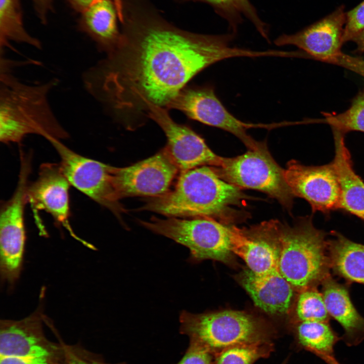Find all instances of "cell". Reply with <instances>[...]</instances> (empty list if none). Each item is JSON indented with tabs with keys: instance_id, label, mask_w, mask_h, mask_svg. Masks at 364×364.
<instances>
[{
	"instance_id": "obj_1",
	"label": "cell",
	"mask_w": 364,
	"mask_h": 364,
	"mask_svg": "<svg viewBox=\"0 0 364 364\" xmlns=\"http://www.w3.org/2000/svg\"><path fill=\"white\" fill-rule=\"evenodd\" d=\"M230 36L188 34L153 27L119 42L105 59L84 74L85 88L117 112L146 113L153 105L166 109L187 83L208 66L252 50L231 47Z\"/></svg>"
},
{
	"instance_id": "obj_2",
	"label": "cell",
	"mask_w": 364,
	"mask_h": 364,
	"mask_svg": "<svg viewBox=\"0 0 364 364\" xmlns=\"http://www.w3.org/2000/svg\"><path fill=\"white\" fill-rule=\"evenodd\" d=\"M56 80L28 84L1 68L0 141L19 143L29 134L48 140L68 138L67 131L53 111L49 95Z\"/></svg>"
},
{
	"instance_id": "obj_3",
	"label": "cell",
	"mask_w": 364,
	"mask_h": 364,
	"mask_svg": "<svg viewBox=\"0 0 364 364\" xmlns=\"http://www.w3.org/2000/svg\"><path fill=\"white\" fill-rule=\"evenodd\" d=\"M264 223L277 248L279 271L295 291L317 288L330 275L328 234L314 226L311 216L293 225Z\"/></svg>"
},
{
	"instance_id": "obj_4",
	"label": "cell",
	"mask_w": 364,
	"mask_h": 364,
	"mask_svg": "<svg viewBox=\"0 0 364 364\" xmlns=\"http://www.w3.org/2000/svg\"><path fill=\"white\" fill-rule=\"evenodd\" d=\"M244 197L241 189L222 179L213 166H202L180 173L173 190L151 199L141 209L168 217L222 220Z\"/></svg>"
},
{
	"instance_id": "obj_5",
	"label": "cell",
	"mask_w": 364,
	"mask_h": 364,
	"mask_svg": "<svg viewBox=\"0 0 364 364\" xmlns=\"http://www.w3.org/2000/svg\"><path fill=\"white\" fill-rule=\"evenodd\" d=\"M179 332L189 341L200 344L216 354L227 348L270 342L271 333L257 317L236 310L179 315Z\"/></svg>"
},
{
	"instance_id": "obj_6",
	"label": "cell",
	"mask_w": 364,
	"mask_h": 364,
	"mask_svg": "<svg viewBox=\"0 0 364 364\" xmlns=\"http://www.w3.org/2000/svg\"><path fill=\"white\" fill-rule=\"evenodd\" d=\"M146 229L167 237L189 249V260L196 263L211 259L229 262L232 251V227L209 217L160 219L140 221Z\"/></svg>"
},
{
	"instance_id": "obj_7",
	"label": "cell",
	"mask_w": 364,
	"mask_h": 364,
	"mask_svg": "<svg viewBox=\"0 0 364 364\" xmlns=\"http://www.w3.org/2000/svg\"><path fill=\"white\" fill-rule=\"evenodd\" d=\"M213 167L224 180L241 189L262 192L291 210L295 196L285 180L284 169L275 161L263 142L241 155L223 157L221 164Z\"/></svg>"
},
{
	"instance_id": "obj_8",
	"label": "cell",
	"mask_w": 364,
	"mask_h": 364,
	"mask_svg": "<svg viewBox=\"0 0 364 364\" xmlns=\"http://www.w3.org/2000/svg\"><path fill=\"white\" fill-rule=\"evenodd\" d=\"M19 179L12 196L1 206L0 213V268L2 280L12 288L18 280L26 240L24 208L27 202L31 170L28 156L20 157Z\"/></svg>"
},
{
	"instance_id": "obj_9",
	"label": "cell",
	"mask_w": 364,
	"mask_h": 364,
	"mask_svg": "<svg viewBox=\"0 0 364 364\" xmlns=\"http://www.w3.org/2000/svg\"><path fill=\"white\" fill-rule=\"evenodd\" d=\"M47 140L57 152L61 169L71 186L119 216L123 209L116 199L113 185L115 167L79 155L59 140Z\"/></svg>"
},
{
	"instance_id": "obj_10",
	"label": "cell",
	"mask_w": 364,
	"mask_h": 364,
	"mask_svg": "<svg viewBox=\"0 0 364 364\" xmlns=\"http://www.w3.org/2000/svg\"><path fill=\"white\" fill-rule=\"evenodd\" d=\"M166 109L179 110L191 119L228 131L248 149L257 148L260 142L248 134V129L266 127V124L246 123L237 118L225 108L210 85L185 86Z\"/></svg>"
},
{
	"instance_id": "obj_11",
	"label": "cell",
	"mask_w": 364,
	"mask_h": 364,
	"mask_svg": "<svg viewBox=\"0 0 364 364\" xmlns=\"http://www.w3.org/2000/svg\"><path fill=\"white\" fill-rule=\"evenodd\" d=\"M179 169L163 149L155 155L125 167H115L113 185L116 199L157 197L169 191Z\"/></svg>"
},
{
	"instance_id": "obj_12",
	"label": "cell",
	"mask_w": 364,
	"mask_h": 364,
	"mask_svg": "<svg viewBox=\"0 0 364 364\" xmlns=\"http://www.w3.org/2000/svg\"><path fill=\"white\" fill-rule=\"evenodd\" d=\"M285 180L293 195L305 199L312 211L326 216L340 210L341 192L333 162L322 165H305L291 160L284 169Z\"/></svg>"
},
{
	"instance_id": "obj_13",
	"label": "cell",
	"mask_w": 364,
	"mask_h": 364,
	"mask_svg": "<svg viewBox=\"0 0 364 364\" xmlns=\"http://www.w3.org/2000/svg\"><path fill=\"white\" fill-rule=\"evenodd\" d=\"M146 116L164 131L167 138L164 149L180 173L202 166L218 167L221 164L223 157L215 154L191 127L175 122L167 109L150 105Z\"/></svg>"
},
{
	"instance_id": "obj_14",
	"label": "cell",
	"mask_w": 364,
	"mask_h": 364,
	"mask_svg": "<svg viewBox=\"0 0 364 364\" xmlns=\"http://www.w3.org/2000/svg\"><path fill=\"white\" fill-rule=\"evenodd\" d=\"M42 304L30 315L20 320H1L0 356L35 357L56 356L62 345L49 340L43 330Z\"/></svg>"
},
{
	"instance_id": "obj_15",
	"label": "cell",
	"mask_w": 364,
	"mask_h": 364,
	"mask_svg": "<svg viewBox=\"0 0 364 364\" xmlns=\"http://www.w3.org/2000/svg\"><path fill=\"white\" fill-rule=\"evenodd\" d=\"M70 186L59 164L44 163L40 167L37 179L28 185L27 202L34 210H44L51 214L74 239L92 249L94 246L76 236L70 225Z\"/></svg>"
},
{
	"instance_id": "obj_16",
	"label": "cell",
	"mask_w": 364,
	"mask_h": 364,
	"mask_svg": "<svg viewBox=\"0 0 364 364\" xmlns=\"http://www.w3.org/2000/svg\"><path fill=\"white\" fill-rule=\"evenodd\" d=\"M345 22L346 13L341 6L297 33L279 36L275 43L278 46H296L316 58L332 59L340 54Z\"/></svg>"
},
{
	"instance_id": "obj_17",
	"label": "cell",
	"mask_w": 364,
	"mask_h": 364,
	"mask_svg": "<svg viewBox=\"0 0 364 364\" xmlns=\"http://www.w3.org/2000/svg\"><path fill=\"white\" fill-rule=\"evenodd\" d=\"M232 251L257 276L279 270L277 248L263 222L244 231L232 226Z\"/></svg>"
},
{
	"instance_id": "obj_18",
	"label": "cell",
	"mask_w": 364,
	"mask_h": 364,
	"mask_svg": "<svg viewBox=\"0 0 364 364\" xmlns=\"http://www.w3.org/2000/svg\"><path fill=\"white\" fill-rule=\"evenodd\" d=\"M243 287L254 304L270 314H284L290 309L295 291L279 270L257 276L249 269L241 278Z\"/></svg>"
},
{
	"instance_id": "obj_19",
	"label": "cell",
	"mask_w": 364,
	"mask_h": 364,
	"mask_svg": "<svg viewBox=\"0 0 364 364\" xmlns=\"http://www.w3.org/2000/svg\"><path fill=\"white\" fill-rule=\"evenodd\" d=\"M332 129L335 146L332 162L340 186V210L357 217L364 222V181L354 169L350 153L345 144V133Z\"/></svg>"
},
{
	"instance_id": "obj_20",
	"label": "cell",
	"mask_w": 364,
	"mask_h": 364,
	"mask_svg": "<svg viewBox=\"0 0 364 364\" xmlns=\"http://www.w3.org/2000/svg\"><path fill=\"white\" fill-rule=\"evenodd\" d=\"M347 284L338 282L331 275L322 282V293L330 316L342 326L348 344L364 340V317L353 304Z\"/></svg>"
},
{
	"instance_id": "obj_21",
	"label": "cell",
	"mask_w": 364,
	"mask_h": 364,
	"mask_svg": "<svg viewBox=\"0 0 364 364\" xmlns=\"http://www.w3.org/2000/svg\"><path fill=\"white\" fill-rule=\"evenodd\" d=\"M78 26L106 55L112 53L119 42L116 11L110 0L95 2L81 13Z\"/></svg>"
},
{
	"instance_id": "obj_22",
	"label": "cell",
	"mask_w": 364,
	"mask_h": 364,
	"mask_svg": "<svg viewBox=\"0 0 364 364\" xmlns=\"http://www.w3.org/2000/svg\"><path fill=\"white\" fill-rule=\"evenodd\" d=\"M328 239L331 270L347 284L364 285V245L353 242L332 231Z\"/></svg>"
},
{
	"instance_id": "obj_23",
	"label": "cell",
	"mask_w": 364,
	"mask_h": 364,
	"mask_svg": "<svg viewBox=\"0 0 364 364\" xmlns=\"http://www.w3.org/2000/svg\"><path fill=\"white\" fill-rule=\"evenodd\" d=\"M10 41L41 49L39 40L31 35L24 26L19 0H0L1 51L9 47Z\"/></svg>"
},
{
	"instance_id": "obj_24",
	"label": "cell",
	"mask_w": 364,
	"mask_h": 364,
	"mask_svg": "<svg viewBox=\"0 0 364 364\" xmlns=\"http://www.w3.org/2000/svg\"><path fill=\"white\" fill-rule=\"evenodd\" d=\"M296 334L299 343L305 348L321 355L330 356L338 340L328 322H298Z\"/></svg>"
},
{
	"instance_id": "obj_25",
	"label": "cell",
	"mask_w": 364,
	"mask_h": 364,
	"mask_svg": "<svg viewBox=\"0 0 364 364\" xmlns=\"http://www.w3.org/2000/svg\"><path fill=\"white\" fill-rule=\"evenodd\" d=\"M295 313L298 323L304 321L328 322L330 318L322 293L316 288H309L299 292Z\"/></svg>"
},
{
	"instance_id": "obj_26",
	"label": "cell",
	"mask_w": 364,
	"mask_h": 364,
	"mask_svg": "<svg viewBox=\"0 0 364 364\" xmlns=\"http://www.w3.org/2000/svg\"><path fill=\"white\" fill-rule=\"evenodd\" d=\"M273 349L271 342L230 347L216 354V364H253L268 356Z\"/></svg>"
},
{
	"instance_id": "obj_27",
	"label": "cell",
	"mask_w": 364,
	"mask_h": 364,
	"mask_svg": "<svg viewBox=\"0 0 364 364\" xmlns=\"http://www.w3.org/2000/svg\"><path fill=\"white\" fill-rule=\"evenodd\" d=\"M332 128L345 133L350 131L364 132V89L353 100L350 107L339 114H324Z\"/></svg>"
},
{
	"instance_id": "obj_28",
	"label": "cell",
	"mask_w": 364,
	"mask_h": 364,
	"mask_svg": "<svg viewBox=\"0 0 364 364\" xmlns=\"http://www.w3.org/2000/svg\"><path fill=\"white\" fill-rule=\"evenodd\" d=\"M61 364H109L104 362L101 357L79 345H68L63 342H61Z\"/></svg>"
},
{
	"instance_id": "obj_29",
	"label": "cell",
	"mask_w": 364,
	"mask_h": 364,
	"mask_svg": "<svg viewBox=\"0 0 364 364\" xmlns=\"http://www.w3.org/2000/svg\"><path fill=\"white\" fill-rule=\"evenodd\" d=\"M364 30V1L346 13V22L343 36V43L352 40Z\"/></svg>"
},
{
	"instance_id": "obj_30",
	"label": "cell",
	"mask_w": 364,
	"mask_h": 364,
	"mask_svg": "<svg viewBox=\"0 0 364 364\" xmlns=\"http://www.w3.org/2000/svg\"><path fill=\"white\" fill-rule=\"evenodd\" d=\"M216 355L203 345L190 341L184 356L177 364H216Z\"/></svg>"
},
{
	"instance_id": "obj_31",
	"label": "cell",
	"mask_w": 364,
	"mask_h": 364,
	"mask_svg": "<svg viewBox=\"0 0 364 364\" xmlns=\"http://www.w3.org/2000/svg\"><path fill=\"white\" fill-rule=\"evenodd\" d=\"M61 352L56 356L35 357L0 356V364H61Z\"/></svg>"
},
{
	"instance_id": "obj_32",
	"label": "cell",
	"mask_w": 364,
	"mask_h": 364,
	"mask_svg": "<svg viewBox=\"0 0 364 364\" xmlns=\"http://www.w3.org/2000/svg\"><path fill=\"white\" fill-rule=\"evenodd\" d=\"M214 5L223 8H239L240 6H247V0H204Z\"/></svg>"
},
{
	"instance_id": "obj_33",
	"label": "cell",
	"mask_w": 364,
	"mask_h": 364,
	"mask_svg": "<svg viewBox=\"0 0 364 364\" xmlns=\"http://www.w3.org/2000/svg\"><path fill=\"white\" fill-rule=\"evenodd\" d=\"M71 8L81 13L97 0H66Z\"/></svg>"
},
{
	"instance_id": "obj_34",
	"label": "cell",
	"mask_w": 364,
	"mask_h": 364,
	"mask_svg": "<svg viewBox=\"0 0 364 364\" xmlns=\"http://www.w3.org/2000/svg\"><path fill=\"white\" fill-rule=\"evenodd\" d=\"M54 0H33L35 10L39 13H45L53 8Z\"/></svg>"
},
{
	"instance_id": "obj_35",
	"label": "cell",
	"mask_w": 364,
	"mask_h": 364,
	"mask_svg": "<svg viewBox=\"0 0 364 364\" xmlns=\"http://www.w3.org/2000/svg\"><path fill=\"white\" fill-rule=\"evenodd\" d=\"M356 44V50L360 53L364 52V30L359 33L352 40Z\"/></svg>"
},
{
	"instance_id": "obj_36",
	"label": "cell",
	"mask_w": 364,
	"mask_h": 364,
	"mask_svg": "<svg viewBox=\"0 0 364 364\" xmlns=\"http://www.w3.org/2000/svg\"><path fill=\"white\" fill-rule=\"evenodd\" d=\"M283 364H285V363H283Z\"/></svg>"
}]
</instances>
